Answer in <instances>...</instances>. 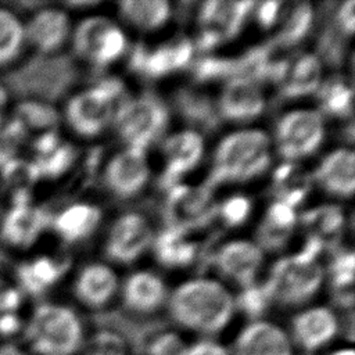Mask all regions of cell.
I'll list each match as a JSON object with an SVG mask.
<instances>
[{
	"label": "cell",
	"instance_id": "44",
	"mask_svg": "<svg viewBox=\"0 0 355 355\" xmlns=\"http://www.w3.org/2000/svg\"><path fill=\"white\" fill-rule=\"evenodd\" d=\"M187 343L173 331H165L155 336L147 348V355H183Z\"/></svg>",
	"mask_w": 355,
	"mask_h": 355
},
{
	"label": "cell",
	"instance_id": "31",
	"mask_svg": "<svg viewBox=\"0 0 355 355\" xmlns=\"http://www.w3.org/2000/svg\"><path fill=\"white\" fill-rule=\"evenodd\" d=\"M39 165L37 168L49 176H58L65 172L75 159V150L68 144H61L57 136L49 133L37 141Z\"/></svg>",
	"mask_w": 355,
	"mask_h": 355
},
{
	"label": "cell",
	"instance_id": "50",
	"mask_svg": "<svg viewBox=\"0 0 355 355\" xmlns=\"http://www.w3.org/2000/svg\"><path fill=\"white\" fill-rule=\"evenodd\" d=\"M0 355H26V352L22 351L18 345L6 344L0 347Z\"/></svg>",
	"mask_w": 355,
	"mask_h": 355
},
{
	"label": "cell",
	"instance_id": "43",
	"mask_svg": "<svg viewBox=\"0 0 355 355\" xmlns=\"http://www.w3.org/2000/svg\"><path fill=\"white\" fill-rule=\"evenodd\" d=\"M251 212V202L244 196H233L219 207V215L227 226L241 225Z\"/></svg>",
	"mask_w": 355,
	"mask_h": 355
},
{
	"label": "cell",
	"instance_id": "2",
	"mask_svg": "<svg viewBox=\"0 0 355 355\" xmlns=\"http://www.w3.org/2000/svg\"><path fill=\"white\" fill-rule=\"evenodd\" d=\"M269 164V139L263 132H236L218 146L207 184L214 189L223 182H243L263 173Z\"/></svg>",
	"mask_w": 355,
	"mask_h": 355
},
{
	"label": "cell",
	"instance_id": "24",
	"mask_svg": "<svg viewBox=\"0 0 355 355\" xmlns=\"http://www.w3.org/2000/svg\"><path fill=\"white\" fill-rule=\"evenodd\" d=\"M297 216L294 208L280 201L273 202L257 230L258 247L269 251L280 250L291 236Z\"/></svg>",
	"mask_w": 355,
	"mask_h": 355
},
{
	"label": "cell",
	"instance_id": "34",
	"mask_svg": "<svg viewBox=\"0 0 355 355\" xmlns=\"http://www.w3.org/2000/svg\"><path fill=\"white\" fill-rule=\"evenodd\" d=\"M354 254L351 251L336 255L330 265L333 294L343 306H351L354 302Z\"/></svg>",
	"mask_w": 355,
	"mask_h": 355
},
{
	"label": "cell",
	"instance_id": "11",
	"mask_svg": "<svg viewBox=\"0 0 355 355\" xmlns=\"http://www.w3.org/2000/svg\"><path fill=\"white\" fill-rule=\"evenodd\" d=\"M191 55L193 43L189 39H179L153 51H148L141 44H136L129 55V68L147 78H162L172 71L187 67Z\"/></svg>",
	"mask_w": 355,
	"mask_h": 355
},
{
	"label": "cell",
	"instance_id": "17",
	"mask_svg": "<svg viewBox=\"0 0 355 355\" xmlns=\"http://www.w3.org/2000/svg\"><path fill=\"white\" fill-rule=\"evenodd\" d=\"M218 269L243 287L254 283L262 263V250L250 241L236 240L225 244L215 257Z\"/></svg>",
	"mask_w": 355,
	"mask_h": 355
},
{
	"label": "cell",
	"instance_id": "27",
	"mask_svg": "<svg viewBox=\"0 0 355 355\" xmlns=\"http://www.w3.org/2000/svg\"><path fill=\"white\" fill-rule=\"evenodd\" d=\"M157 259L168 268L190 265L197 255V245L189 240L187 233L166 227L154 243Z\"/></svg>",
	"mask_w": 355,
	"mask_h": 355
},
{
	"label": "cell",
	"instance_id": "29",
	"mask_svg": "<svg viewBox=\"0 0 355 355\" xmlns=\"http://www.w3.org/2000/svg\"><path fill=\"white\" fill-rule=\"evenodd\" d=\"M302 225L309 232L311 237H315L322 245H333L340 237L344 215L337 205H320L302 214Z\"/></svg>",
	"mask_w": 355,
	"mask_h": 355
},
{
	"label": "cell",
	"instance_id": "42",
	"mask_svg": "<svg viewBox=\"0 0 355 355\" xmlns=\"http://www.w3.org/2000/svg\"><path fill=\"white\" fill-rule=\"evenodd\" d=\"M345 35L334 24L329 25L319 37V54L324 62L329 65H338L344 57Z\"/></svg>",
	"mask_w": 355,
	"mask_h": 355
},
{
	"label": "cell",
	"instance_id": "47",
	"mask_svg": "<svg viewBox=\"0 0 355 355\" xmlns=\"http://www.w3.org/2000/svg\"><path fill=\"white\" fill-rule=\"evenodd\" d=\"M336 25L348 37L354 33L355 28V3L352 0L345 1L340 6L336 14Z\"/></svg>",
	"mask_w": 355,
	"mask_h": 355
},
{
	"label": "cell",
	"instance_id": "21",
	"mask_svg": "<svg viewBox=\"0 0 355 355\" xmlns=\"http://www.w3.org/2000/svg\"><path fill=\"white\" fill-rule=\"evenodd\" d=\"M122 298L125 305L135 312H153L166 300L164 282L150 272H136L123 284Z\"/></svg>",
	"mask_w": 355,
	"mask_h": 355
},
{
	"label": "cell",
	"instance_id": "41",
	"mask_svg": "<svg viewBox=\"0 0 355 355\" xmlns=\"http://www.w3.org/2000/svg\"><path fill=\"white\" fill-rule=\"evenodd\" d=\"M193 76L197 82H209L222 78L233 79L234 61L233 58L205 55L193 65Z\"/></svg>",
	"mask_w": 355,
	"mask_h": 355
},
{
	"label": "cell",
	"instance_id": "8",
	"mask_svg": "<svg viewBox=\"0 0 355 355\" xmlns=\"http://www.w3.org/2000/svg\"><path fill=\"white\" fill-rule=\"evenodd\" d=\"M324 137V125L319 112L298 110L286 114L277 125L276 141L280 155L295 159L312 154Z\"/></svg>",
	"mask_w": 355,
	"mask_h": 355
},
{
	"label": "cell",
	"instance_id": "10",
	"mask_svg": "<svg viewBox=\"0 0 355 355\" xmlns=\"http://www.w3.org/2000/svg\"><path fill=\"white\" fill-rule=\"evenodd\" d=\"M153 230L139 214L122 215L111 227L105 244L107 257L119 263H130L150 245Z\"/></svg>",
	"mask_w": 355,
	"mask_h": 355
},
{
	"label": "cell",
	"instance_id": "1",
	"mask_svg": "<svg viewBox=\"0 0 355 355\" xmlns=\"http://www.w3.org/2000/svg\"><path fill=\"white\" fill-rule=\"evenodd\" d=\"M168 306L178 324L204 336L222 331L236 309L232 294L209 279H194L180 284L171 294Z\"/></svg>",
	"mask_w": 355,
	"mask_h": 355
},
{
	"label": "cell",
	"instance_id": "45",
	"mask_svg": "<svg viewBox=\"0 0 355 355\" xmlns=\"http://www.w3.org/2000/svg\"><path fill=\"white\" fill-rule=\"evenodd\" d=\"M87 355H125V343L116 333L98 331L92 340Z\"/></svg>",
	"mask_w": 355,
	"mask_h": 355
},
{
	"label": "cell",
	"instance_id": "14",
	"mask_svg": "<svg viewBox=\"0 0 355 355\" xmlns=\"http://www.w3.org/2000/svg\"><path fill=\"white\" fill-rule=\"evenodd\" d=\"M230 355H294L288 334L275 323L254 320L237 334Z\"/></svg>",
	"mask_w": 355,
	"mask_h": 355
},
{
	"label": "cell",
	"instance_id": "23",
	"mask_svg": "<svg viewBox=\"0 0 355 355\" xmlns=\"http://www.w3.org/2000/svg\"><path fill=\"white\" fill-rule=\"evenodd\" d=\"M173 103L180 116L191 126L204 132H212L219 126L220 115L209 96L193 89H180Z\"/></svg>",
	"mask_w": 355,
	"mask_h": 355
},
{
	"label": "cell",
	"instance_id": "32",
	"mask_svg": "<svg viewBox=\"0 0 355 355\" xmlns=\"http://www.w3.org/2000/svg\"><path fill=\"white\" fill-rule=\"evenodd\" d=\"M61 273L62 266L57 265L53 259L39 258L21 268L19 280L28 293L42 294L60 279Z\"/></svg>",
	"mask_w": 355,
	"mask_h": 355
},
{
	"label": "cell",
	"instance_id": "5",
	"mask_svg": "<svg viewBox=\"0 0 355 355\" xmlns=\"http://www.w3.org/2000/svg\"><path fill=\"white\" fill-rule=\"evenodd\" d=\"M322 280L323 270L319 263L295 254L273 265L265 287L272 301L283 305H300L318 293Z\"/></svg>",
	"mask_w": 355,
	"mask_h": 355
},
{
	"label": "cell",
	"instance_id": "13",
	"mask_svg": "<svg viewBox=\"0 0 355 355\" xmlns=\"http://www.w3.org/2000/svg\"><path fill=\"white\" fill-rule=\"evenodd\" d=\"M165 155V171L159 178L162 189H171L179 179L191 171L204 153L202 137L196 130H184L169 136L162 144Z\"/></svg>",
	"mask_w": 355,
	"mask_h": 355
},
{
	"label": "cell",
	"instance_id": "18",
	"mask_svg": "<svg viewBox=\"0 0 355 355\" xmlns=\"http://www.w3.org/2000/svg\"><path fill=\"white\" fill-rule=\"evenodd\" d=\"M313 179L330 194L351 197L355 189V155L348 148L330 153L316 168Z\"/></svg>",
	"mask_w": 355,
	"mask_h": 355
},
{
	"label": "cell",
	"instance_id": "6",
	"mask_svg": "<svg viewBox=\"0 0 355 355\" xmlns=\"http://www.w3.org/2000/svg\"><path fill=\"white\" fill-rule=\"evenodd\" d=\"M218 212L212 196V187L207 183L201 186L176 184L168 190L164 207V218L171 229L189 230L208 225Z\"/></svg>",
	"mask_w": 355,
	"mask_h": 355
},
{
	"label": "cell",
	"instance_id": "4",
	"mask_svg": "<svg viewBox=\"0 0 355 355\" xmlns=\"http://www.w3.org/2000/svg\"><path fill=\"white\" fill-rule=\"evenodd\" d=\"M119 137L130 147L144 151L157 140L168 125V110L153 93L126 100L114 115Z\"/></svg>",
	"mask_w": 355,
	"mask_h": 355
},
{
	"label": "cell",
	"instance_id": "48",
	"mask_svg": "<svg viewBox=\"0 0 355 355\" xmlns=\"http://www.w3.org/2000/svg\"><path fill=\"white\" fill-rule=\"evenodd\" d=\"M183 355H230V352L222 344L209 338H202L193 344H187Z\"/></svg>",
	"mask_w": 355,
	"mask_h": 355
},
{
	"label": "cell",
	"instance_id": "26",
	"mask_svg": "<svg viewBox=\"0 0 355 355\" xmlns=\"http://www.w3.org/2000/svg\"><path fill=\"white\" fill-rule=\"evenodd\" d=\"M49 223V216L40 208L19 204L8 214L4 223V233L12 243L25 245L36 240Z\"/></svg>",
	"mask_w": 355,
	"mask_h": 355
},
{
	"label": "cell",
	"instance_id": "28",
	"mask_svg": "<svg viewBox=\"0 0 355 355\" xmlns=\"http://www.w3.org/2000/svg\"><path fill=\"white\" fill-rule=\"evenodd\" d=\"M272 187L277 201L295 208L309 191L311 176L298 165L287 162L275 171Z\"/></svg>",
	"mask_w": 355,
	"mask_h": 355
},
{
	"label": "cell",
	"instance_id": "20",
	"mask_svg": "<svg viewBox=\"0 0 355 355\" xmlns=\"http://www.w3.org/2000/svg\"><path fill=\"white\" fill-rule=\"evenodd\" d=\"M116 287V276L108 266L92 263L80 270L75 283V294L86 306L101 308L112 298Z\"/></svg>",
	"mask_w": 355,
	"mask_h": 355
},
{
	"label": "cell",
	"instance_id": "38",
	"mask_svg": "<svg viewBox=\"0 0 355 355\" xmlns=\"http://www.w3.org/2000/svg\"><path fill=\"white\" fill-rule=\"evenodd\" d=\"M21 306V290L0 277V334H14L21 327L18 311Z\"/></svg>",
	"mask_w": 355,
	"mask_h": 355
},
{
	"label": "cell",
	"instance_id": "7",
	"mask_svg": "<svg viewBox=\"0 0 355 355\" xmlns=\"http://www.w3.org/2000/svg\"><path fill=\"white\" fill-rule=\"evenodd\" d=\"M254 7V1L209 0L202 3L200 10L201 35L197 40L198 49L208 51L219 43L234 37Z\"/></svg>",
	"mask_w": 355,
	"mask_h": 355
},
{
	"label": "cell",
	"instance_id": "52",
	"mask_svg": "<svg viewBox=\"0 0 355 355\" xmlns=\"http://www.w3.org/2000/svg\"><path fill=\"white\" fill-rule=\"evenodd\" d=\"M6 104H7V92L4 90V87L0 86V112L6 107Z\"/></svg>",
	"mask_w": 355,
	"mask_h": 355
},
{
	"label": "cell",
	"instance_id": "3",
	"mask_svg": "<svg viewBox=\"0 0 355 355\" xmlns=\"http://www.w3.org/2000/svg\"><path fill=\"white\" fill-rule=\"evenodd\" d=\"M25 338L36 355H73L83 344V326L71 308L47 302L31 315Z\"/></svg>",
	"mask_w": 355,
	"mask_h": 355
},
{
	"label": "cell",
	"instance_id": "22",
	"mask_svg": "<svg viewBox=\"0 0 355 355\" xmlns=\"http://www.w3.org/2000/svg\"><path fill=\"white\" fill-rule=\"evenodd\" d=\"M322 65L313 54H302L294 61H287L282 80L279 82L283 97L295 98L311 94L320 85Z\"/></svg>",
	"mask_w": 355,
	"mask_h": 355
},
{
	"label": "cell",
	"instance_id": "37",
	"mask_svg": "<svg viewBox=\"0 0 355 355\" xmlns=\"http://www.w3.org/2000/svg\"><path fill=\"white\" fill-rule=\"evenodd\" d=\"M112 25V22L104 17H92L79 24L73 35L75 51L92 61L93 54L103 33Z\"/></svg>",
	"mask_w": 355,
	"mask_h": 355
},
{
	"label": "cell",
	"instance_id": "46",
	"mask_svg": "<svg viewBox=\"0 0 355 355\" xmlns=\"http://www.w3.org/2000/svg\"><path fill=\"white\" fill-rule=\"evenodd\" d=\"M22 114L28 123L36 128H47L57 122V114L53 108L43 104H26Z\"/></svg>",
	"mask_w": 355,
	"mask_h": 355
},
{
	"label": "cell",
	"instance_id": "36",
	"mask_svg": "<svg viewBox=\"0 0 355 355\" xmlns=\"http://www.w3.org/2000/svg\"><path fill=\"white\" fill-rule=\"evenodd\" d=\"M318 90L323 111L338 118L352 114V89L343 80H329Z\"/></svg>",
	"mask_w": 355,
	"mask_h": 355
},
{
	"label": "cell",
	"instance_id": "9",
	"mask_svg": "<svg viewBox=\"0 0 355 355\" xmlns=\"http://www.w3.org/2000/svg\"><path fill=\"white\" fill-rule=\"evenodd\" d=\"M119 104L100 85L72 97L67 107V119L75 132L83 136L98 135L114 118Z\"/></svg>",
	"mask_w": 355,
	"mask_h": 355
},
{
	"label": "cell",
	"instance_id": "30",
	"mask_svg": "<svg viewBox=\"0 0 355 355\" xmlns=\"http://www.w3.org/2000/svg\"><path fill=\"white\" fill-rule=\"evenodd\" d=\"M121 15L141 29H155L166 22L171 6L164 0H125L119 3Z\"/></svg>",
	"mask_w": 355,
	"mask_h": 355
},
{
	"label": "cell",
	"instance_id": "35",
	"mask_svg": "<svg viewBox=\"0 0 355 355\" xmlns=\"http://www.w3.org/2000/svg\"><path fill=\"white\" fill-rule=\"evenodd\" d=\"M24 40L22 22L11 11L0 8V65L7 64L18 54Z\"/></svg>",
	"mask_w": 355,
	"mask_h": 355
},
{
	"label": "cell",
	"instance_id": "51",
	"mask_svg": "<svg viewBox=\"0 0 355 355\" xmlns=\"http://www.w3.org/2000/svg\"><path fill=\"white\" fill-rule=\"evenodd\" d=\"M329 355H355V351L351 347H343V348L334 349Z\"/></svg>",
	"mask_w": 355,
	"mask_h": 355
},
{
	"label": "cell",
	"instance_id": "25",
	"mask_svg": "<svg viewBox=\"0 0 355 355\" xmlns=\"http://www.w3.org/2000/svg\"><path fill=\"white\" fill-rule=\"evenodd\" d=\"M101 211L89 204L68 207L54 219L55 232L68 243L79 241L90 236L98 226Z\"/></svg>",
	"mask_w": 355,
	"mask_h": 355
},
{
	"label": "cell",
	"instance_id": "16",
	"mask_svg": "<svg viewBox=\"0 0 355 355\" xmlns=\"http://www.w3.org/2000/svg\"><path fill=\"white\" fill-rule=\"evenodd\" d=\"M216 107L220 118L247 122L261 115L265 101L257 83L243 78H233L226 83Z\"/></svg>",
	"mask_w": 355,
	"mask_h": 355
},
{
	"label": "cell",
	"instance_id": "39",
	"mask_svg": "<svg viewBox=\"0 0 355 355\" xmlns=\"http://www.w3.org/2000/svg\"><path fill=\"white\" fill-rule=\"evenodd\" d=\"M270 302H272V298L265 284L257 286L252 283L247 287H243L241 293L234 300V308L240 309L244 315H247L254 322V320H259V318L269 308Z\"/></svg>",
	"mask_w": 355,
	"mask_h": 355
},
{
	"label": "cell",
	"instance_id": "12",
	"mask_svg": "<svg viewBox=\"0 0 355 355\" xmlns=\"http://www.w3.org/2000/svg\"><path fill=\"white\" fill-rule=\"evenodd\" d=\"M148 176L150 169L144 151L128 147L108 162L104 180L116 197L129 198L143 189Z\"/></svg>",
	"mask_w": 355,
	"mask_h": 355
},
{
	"label": "cell",
	"instance_id": "49",
	"mask_svg": "<svg viewBox=\"0 0 355 355\" xmlns=\"http://www.w3.org/2000/svg\"><path fill=\"white\" fill-rule=\"evenodd\" d=\"M282 3L280 1H263L258 6L255 15H257V21L262 28H270L279 17V11H280Z\"/></svg>",
	"mask_w": 355,
	"mask_h": 355
},
{
	"label": "cell",
	"instance_id": "33",
	"mask_svg": "<svg viewBox=\"0 0 355 355\" xmlns=\"http://www.w3.org/2000/svg\"><path fill=\"white\" fill-rule=\"evenodd\" d=\"M313 22V10L309 3L297 4L286 17L277 36L276 44L291 47L298 44L309 33Z\"/></svg>",
	"mask_w": 355,
	"mask_h": 355
},
{
	"label": "cell",
	"instance_id": "19",
	"mask_svg": "<svg viewBox=\"0 0 355 355\" xmlns=\"http://www.w3.org/2000/svg\"><path fill=\"white\" fill-rule=\"evenodd\" d=\"M25 39L39 51L51 53L57 50L68 37L69 19L61 10L46 8L36 12L24 26Z\"/></svg>",
	"mask_w": 355,
	"mask_h": 355
},
{
	"label": "cell",
	"instance_id": "40",
	"mask_svg": "<svg viewBox=\"0 0 355 355\" xmlns=\"http://www.w3.org/2000/svg\"><path fill=\"white\" fill-rule=\"evenodd\" d=\"M126 47V37L123 32L115 26L114 24L103 33L97 49L93 54L92 62L97 68H104L108 64L114 62L121 54L125 51Z\"/></svg>",
	"mask_w": 355,
	"mask_h": 355
},
{
	"label": "cell",
	"instance_id": "15",
	"mask_svg": "<svg viewBox=\"0 0 355 355\" xmlns=\"http://www.w3.org/2000/svg\"><path fill=\"white\" fill-rule=\"evenodd\" d=\"M337 316L326 306L305 309L295 315L291 322L293 340L297 345L309 352L327 345L337 336Z\"/></svg>",
	"mask_w": 355,
	"mask_h": 355
}]
</instances>
